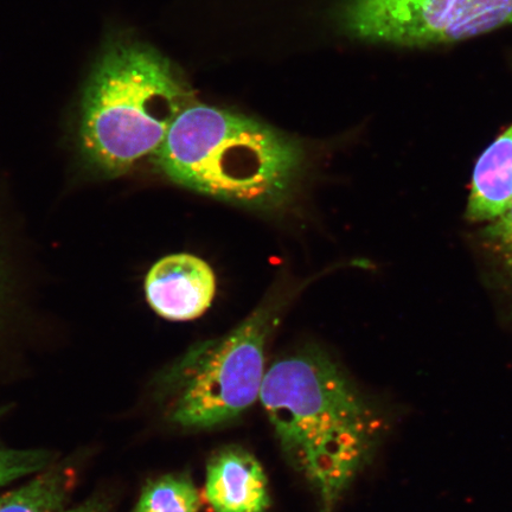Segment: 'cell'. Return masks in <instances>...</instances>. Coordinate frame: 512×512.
Instances as JSON below:
<instances>
[{"instance_id": "obj_13", "label": "cell", "mask_w": 512, "mask_h": 512, "mask_svg": "<svg viewBox=\"0 0 512 512\" xmlns=\"http://www.w3.org/2000/svg\"><path fill=\"white\" fill-rule=\"evenodd\" d=\"M61 512H110V504L104 497L94 496L74 507H67Z\"/></svg>"}, {"instance_id": "obj_8", "label": "cell", "mask_w": 512, "mask_h": 512, "mask_svg": "<svg viewBox=\"0 0 512 512\" xmlns=\"http://www.w3.org/2000/svg\"><path fill=\"white\" fill-rule=\"evenodd\" d=\"M512 204V125L486 149L473 170L467 219L492 222Z\"/></svg>"}, {"instance_id": "obj_5", "label": "cell", "mask_w": 512, "mask_h": 512, "mask_svg": "<svg viewBox=\"0 0 512 512\" xmlns=\"http://www.w3.org/2000/svg\"><path fill=\"white\" fill-rule=\"evenodd\" d=\"M345 30L358 40L425 47L512 24V0H347Z\"/></svg>"}, {"instance_id": "obj_3", "label": "cell", "mask_w": 512, "mask_h": 512, "mask_svg": "<svg viewBox=\"0 0 512 512\" xmlns=\"http://www.w3.org/2000/svg\"><path fill=\"white\" fill-rule=\"evenodd\" d=\"M184 88L168 60L137 43L105 51L82 104L83 156L108 177L126 174L156 153L185 106Z\"/></svg>"}, {"instance_id": "obj_9", "label": "cell", "mask_w": 512, "mask_h": 512, "mask_svg": "<svg viewBox=\"0 0 512 512\" xmlns=\"http://www.w3.org/2000/svg\"><path fill=\"white\" fill-rule=\"evenodd\" d=\"M76 477L73 466L54 463L0 496V512H61L68 507Z\"/></svg>"}, {"instance_id": "obj_4", "label": "cell", "mask_w": 512, "mask_h": 512, "mask_svg": "<svg viewBox=\"0 0 512 512\" xmlns=\"http://www.w3.org/2000/svg\"><path fill=\"white\" fill-rule=\"evenodd\" d=\"M266 309L238 329L195 345L156 381L164 418L183 430H211L239 418L260 400L265 344L271 328Z\"/></svg>"}, {"instance_id": "obj_1", "label": "cell", "mask_w": 512, "mask_h": 512, "mask_svg": "<svg viewBox=\"0 0 512 512\" xmlns=\"http://www.w3.org/2000/svg\"><path fill=\"white\" fill-rule=\"evenodd\" d=\"M259 401L287 459L316 492L320 512L334 511L386 437V416L313 348L273 363Z\"/></svg>"}, {"instance_id": "obj_11", "label": "cell", "mask_w": 512, "mask_h": 512, "mask_svg": "<svg viewBox=\"0 0 512 512\" xmlns=\"http://www.w3.org/2000/svg\"><path fill=\"white\" fill-rule=\"evenodd\" d=\"M5 412V408H0V420ZM54 463V454L47 450L10 447L0 440V489L18 480L36 476Z\"/></svg>"}, {"instance_id": "obj_7", "label": "cell", "mask_w": 512, "mask_h": 512, "mask_svg": "<svg viewBox=\"0 0 512 512\" xmlns=\"http://www.w3.org/2000/svg\"><path fill=\"white\" fill-rule=\"evenodd\" d=\"M206 496L215 512H266L271 505L264 470L240 447L223 448L211 458Z\"/></svg>"}, {"instance_id": "obj_2", "label": "cell", "mask_w": 512, "mask_h": 512, "mask_svg": "<svg viewBox=\"0 0 512 512\" xmlns=\"http://www.w3.org/2000/svg\"><path fill=\"white\" fill-rule=\"evenodd\" d=\"M155 155L172 182L258 209L291 197L304 162L302 147L285 134L204 105L184 108Z\"/></svg>"}, {"instance_id": "obj_6", "label": "cell", "mask_w": 512, "mask_h": 512, "mask_svg": "<svg viewBox=\"0 0 512 512\" xmlns=\"http://www.w3.org/2000/svg\"><path fill=\"white\" fill-rule=\"evenodd\" d=\"M145 293L158 316L172 322H187L203 316L213 303L215 273L198 256L168 255L147 273Z\"/></svg>"}, {"instance_id": "obj_10", "label": "cell", "mask_w": 512, "mask_h": 512, "mask_svg": "<svg viewBox=\"0 0 512 512\" xmlns=\"http://www.w3.org/2000/svg\"><path fill=\"white\" fill-rule=\"evenodd\" d=\"M200 497L188 476L168 475L152 480L133 512H198Z\"/></svg>"}, {"instance_id": "obj_12", "label": "cell", "mask_w": 512, "mask_h": 512, "mask_svg": "<svg viewBox=\"0 0 512 512\" xmlns=\"http://www.w3.org/2000/svg\"><path fill=\"white\" fill-rule=\"evenodd\" d=\"M486 236L505 264L512 268V204L499 219L491 222Z\"/></svg>"}]
</instances>
